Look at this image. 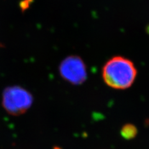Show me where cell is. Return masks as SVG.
<instances>
[{"instance_id": "obj_2", "label": "cell", "mask_w": 149, "mask_h": 149, "mask_svg": "<svg viewBox=\"0 0 149 149\" xmlns=\"http://www.w3.org/2000/svg\"><path fill=\"white\" fill-rule=\"evenodd\" d=\"M2 99L4 108L9 114L15 116L24 114L33 102V97L30 92L19 86L6 88Z\"/></svg>"}, {"instance_id": "obj_3", "label": "cell", "mask_w": 149, "mask_h": 149, "mask_svg": "<svg viewBox=\"0 0 149 149\" xmlns=\"http://www.w3.org/2000/svg\"><path fill=\"white\" fill-rule=\"evenodd\" d=\"M59 71L62 77L73 85H80L86 80V68L83 60L78 56L71 55L60 63Z\"/></svg>"}, {"instance_id": "obj_4", "label": "cell", "mask_w": 149, "mask_h": 149, "mask_svg": "<svg viewBox=\"0 0 149 149\" xmlns=\"http://www.w3.org/2000/svg\"><path fill=\"white\" fill-rule=\"evenodd\" d=\"M122 136L127 139H130L134 138L137 134V129L134 125L131 124L125 125L123 127L122 130H121Z\"/></svg>"}, {"instance_id": "obj_1", "label": "cell", "mask_w": 149, "mask_h": 149, "mask_svg": "<svg viewBox=\"0 0 149 149\" xmlns=\"http://www.w3.org/2000/svg\"><path fill=\"white\" fill-rule=\"evenodd\" d=\"M102 75L105 83L109 87L124 90L133 84L137 75V70L129 59L116 56L106 63Z\"/></svg>"}]
</instances>
